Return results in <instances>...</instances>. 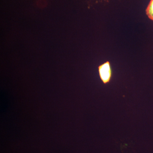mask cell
Instances as JSON below:
<instances>
[{
	"mask_svg": "<svg viewBox=\"0 0 153 153\" xmlns=\"http://www.w3.org/2000/svg\"><path fill=\"white\" fill-rule=\"evenodd\" d=\"M146 13L149 19L153 21V0H151L146 9Z\"/></svg>",
	"mask_w": 153,
	"mask_h": 153,
	"instance_id": "obj_2",
	"label": "cell"
},
{
	"mask_svg": "<svg viewBox=\"0 0 153 153\" xmlns=\"http://www.w3.org/2000/svg\"><path fill=\"white\" fill-rule=\"evenodd\" d=\"M100 78L105 85L110 82L112 77V71L109 61H107L98 67Z\"/></svg>",
	"mask_w": 153,
	"mask_h": 153,
	"instance_id": "obj_1",
	"label": "cell"
}]
</instances>
